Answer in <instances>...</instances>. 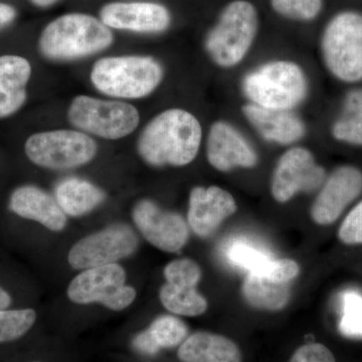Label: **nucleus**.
Instances as JSON below:
<instances>
[{"instance_id": "24", "label": "nucleus", "mask_w": 362, "mask_h": 362, "mask_svg": "<svg viewBox=\"0 0 362 362\" xmlns=\"http://www.w3.org/2000/svg\"><path fill=\"white\" fill-rule=\"evenodd\" d=\"M331 132L338 141L362 145V88L346 95L341 114L333 123Z\"/></svg>"}, {"instance_id": "14", "label": "nucleus", "mask_w": 362, "mask_h": 362, "mask_svg": "<svg viewBox=\"0 0 362 362\" xmlns=\"http://www.w3.org/2000/svg\"><path fill=\"white\" fill-rule=\"evenodd\" d=\"M133 221L145 239L157 249L176 252L187 244L188 228L180 214L165 211L144 199L133 209Z\"/></svg>"}, {"instance_id": "32", "label": "nucleus", "mask_w": 362, "mask_h": 362, "mask_svg": "<svg viewBox=\"0 0 362 362\" xmlns=\"http://www.w3.org/2000/svg\"><path fill=\"white\" fill-rule=\"evenodd\" d=\"M133 346L135 347L138 351L142 352L145 354H156L160 349L159 345L157 344L154 338L152 337L151 333L148 329L143 331L139 333L133 340Z\"/></svg>"}, {"instance_id": "13", "label": "nucleus", "mask_w": 362, "mask_h": 362, "mask_svg": "<svg viewBox=\"0 0 362 362\" xmlns=\"http://www.w3.org/2000/svg\"><path fill=\"white\" fill-rule=\"evenodd\" d=\"M206 157L211 165L221 173L235 168H252L259 157L242 131L228 121H216L206 138Z\"/></svg>"}, {"instance_id": "17", "label": "nucleus", "mask_w": 362, "mask_h": 362, "mask_svg": "<svg viewBox=\"0 0 362 362\" xmlns=\"http://www.w3.org/2000/svg\"><path fill=\"white\" fill-rule=\"evenodd\" d=\"M237 209L228 190L218 187H194L190 192L188 223L199 237H209Z\"/></svg>"}, {"instance_id": "19", "label": "nucleus", "mask_w": 362, "mask_h": 362, "mask_svg": "<svg viewBox=\"0 0 362 362\" xmlns=\"http://www.w3.org/2000/svg\"><path fill=\"white\" fill-rule=\"evenodd\" d=\"M9 209L25 220L35 221L54 232L65 228L66 214L51 194L33 185L16 188L9 201Z\"/></svg>"}, {"instance_id": "2", "label": "nucleus", "mask_w": 362, "mask_h": 362, "mask_svg": "<svg viewBox=\"0 0 362 362\" xmlns=\"http://www.w3.org/2000/svg\"><path fill=\"white\" fill-rule=\"evenodd\" d=\"M309 80L304 69L290 59H272L247 71L240 89L247 103L295 111L309 94Z\"/></svg>"}, {"instance_id": "33", "label": "nucleus", "mask_w": 362, "mask_h": 362, "mask_svg": "<svg viewBox=\"0 0 362 362\" xmlns=\"http://www.w3.org/2000/svg\"><path fill=\"white\" fill-rule=\"evenodd\" d=\"M16 16V9L8 4H0V28L13 23Z\"/></svg>"}, {"instance_id": "4", "label": "nucleus", "mask_w": 362, "mask_h": 362, "mask_svg": "<svg viewBox=\"0 0 362 362\" xmlns=\"http://www.w3.org/2000/svg\"><path fill=\"white\" fill-rule=\"evenodd\" d=\"M163 76V66L152 57H107L95 63L90 82L107 96L141 99L160 86Z\"/></svg>"}, {"instance_id": "6", "label": "nucleus", "mask_w": 362, "mask_h": 362, "mask_svg": "<svg viewBox=\"0 0 362 362\" xmlns=\"http://www.w3.org/2000/svg\"><path fill=\"white\" fill-rule=\"evenodd\" d=\"M324 65L338 80H362V16L342 13L331 20L321 40Z\"/></svg>"}, {"instance_id": "28", "label": "nucleus", "mask_w": 362, "mask_h": 362, "mask_svg": "<svg viewBox=\"0 0 362 362\" xmlns=\"http://www.w3.org/2000/svg\"><path fill=\"white\" fill-rule=\"evenodd\" d=\"M341 319L339 330L347 337L362 338V296L358 292L346 291L341 296Z\"/></svg>"}, {"instance_id": "27", "label": "nucleus", "mask_w": 362, "mask_h": 362, "mask_svg": "<svg viewBox=\"0 0 362 362\" xmlns=\"http://www.w3.org/2000/svg\"><path fill=\"white\" fill-rule=\"evenodd\" d=\"M37 319L33 309L0 310V343L11 342L23 337Z\"/></svg>"}, {"instance_id": "22", "label": "nucleus", "mask_w": 362, "mask_h": 362, "mask_svg": "<svg viewBox=\"0 0 362 362\" xmlns=\"http://www.w3.org/2000/svg\"><path fill=\"white\" fill-rule=\"evenodd\" d=\"M54 195L64 213L71 216L90 213L105 199V194L99 187L78 178L59 182Z\"/></svg>"}, {"instance_id": "21", "label": "nucleus", "mask_w": 362, "mask_h": 362, "mask_svg": "<svg viewBox=\"0 0 362 362\" xmlns=\"http://www.w3.org/2000/svg\"><path fill=\"white\" fill-rule=\"evenodd\" d=\"M181 362H242V352L233 340L209 332H195L181 343Z\"/></svg>"}, {"instance_id": "15", "label": "nucleus", "mask_w": 362, "mask_h": 362, "mask_svg": "<svg viewBox=\"0 0 362 362\" xmlns=\"http://www.w3.org/2000/svg\"><path fill=\"white\" fill-rule=\"evenodd\" d=\"M362 173L354 166H341L324 181L311 207V216L318 225H330L349 204L361 194Z\"/></svg>"}, {"instance_id": "7", "label": "nucleus", "mask_w": 362, "mask_h": 362, "mask_svg": "<svg viewBox=\"0 0 362 362\" xmlns=\"http://www.w3.org/2000/svg\"><path fill=\"white\" fill-rule=\"evenodd\" d=\"M68 116L71 125L86 134L109 140L130 135L140 122L139 112L132 105L86 95L71 101Z\"/></svg>"}, {"instance_id": "8", "label": "nucleus", "mask_w": 362, "mask_h": 362, "mask_svg": "<svg viewBox=\"0 0 362 362\" xmlns=\"http://www.w3.org/2000/svg\"><path fill=\"white\" fill-rule=\"evenodd\" d=\"M97 144L89 134L76 130L35 133L25 145L26 156L35 165L66 170L85 165L97 154Z\"/></svg>"}, {"instance_id": "30", "label": "nucleus", "mask_w": 362, "mask_h": 362, "mask_svg": "<svg viewBox=\"0 0 362 362\" xmlns=\"http://www.w3.org/2000/svg\"><path fill=\"white\" fill-rule=\"evenodd\" d=\"M339 238L344 244H362V202L350 211L343 221Z\"/></svg>"}, {"instance_id": "3", "label": "nucleus", "mask_w": 362, "mask_h": 362, "mask_svg": "<svg viewBox=\"0 0 362 362\" xmlns=\"http://www.w3.org/2000/svg\"><path fill=\"white\" fill-rule=\"evenodd\" d=\"M112 42L113 33L101 21L88 14L71 13L47 25L39 47L47 59L74 61L103 52Z\"/></svg>"}, {"instance_id": "12", "label": "nucleus", "mask_w": 362, "mask_h": 362, "mask_svg": "<svg viewBox=\"0 0 362 362\" xmlns=\"http://www.w3.org/2000/svg\"><path fill=\"white\" fill-rule=\"evenodd\" d=\"M166 284L160 289V300L168 311L183 316H199L207 309V302L197 292L202 278L199 266L190 259H180L165 267Z\"/></svg>"}, {"instance_id": "18", "label": "nucleus", "mask_w": 362, "mask_h": 362, "mask_svg": "<svg viewBox=\"0 0 362 362\" xmlns=\"http://www.w3.org/2000/svg\"><path fill=\"white\" fill-rule=\"evenodd\" d=\"M243 115L265 141L278 145H294L306 134V125L295 111L274 110L247 103Z\"/></svg>"}, {"instance_id": "11", "label": "nucleus", "mask_w": 362, "mask_h": 362, "mask_svg": "<svg viewBox=\"0 0 362 362\" xmlns=\"http://www.w3.org/2000/svg\"><path fill=\"white\" fill-rule=\"evenodd\" d=\"M326 180L323 168L316 163L310 150L295 146L279 158L271 181V192L281 204L300 192H312Z\"/></svg>"}, {"instance_id": "26", "label": "nucleus", "mask_w": 362, "mask_h": 362, "mask_svg": "<svg viewBox=\"0 0 362 362\" xmlns=\"http://www.w3.org/2000/svg\"><path fill=\"white\" fill-rule=\"evenodd\" d=\"M160 349H173L187 339V326L175 316L158 317L148 328Z\"/></svg>"}, {"instance_id": "9", "label": "nucleus", "mask_w": 362, "mask_h": 362, "mask_svg": "<svg viewBox=\"0 0 362 362\" xmlns=\"http://www.w3.org/2000/svg\"><path fill=\"white\" fill-rule=\"evenodd\" d=\"M126 274L118 264L87 269L71 281L68 296L77 304H103L111 310L129 306L136 297L134 288L125 285Z\"/></svg>"}, {"instance_id": "29", "label": "nucleus", "mask_w": 362, "mask_h": 362, "mask_svg": "<svg viewBox=\"0 0 362 362\" xmlns=\"http://www.w3.org/2000/svg\"><path fill=\"white\" fill-rule=\"evenodd\" d=\"M276 13L290 20H313L322 8V0H271Z\"/></svg>"}, {"instance_id": "34", "label": "nucleus", "mask_w": 362, "mask_h": 362, "mask_svg": "<svg viewBox=\"0 0 362 362\" xmlns=\"http://www.w3.org/2000/svg\"><path fill=\"white\" fill-rule=\"evenodd\" d=\"M11 304V297L6 291L0 287V310H6Z\"/></svg>"}, {"instance_id": "20", "label": "nucleus", "mask_w": 362, "mask_h": 362, "mask_svg": "<svg viewBox=\"0 0 362 362\" xmlns=\"http://www.w3.org/2000/svg\"><path fill=\"white\" fill-rule=\"evenodd\" d=\"M30 76L28 59L13 54L0 57V119L13 115L25 105Z\"/></svg>"}, {"instance_id": "35", "label": "nucleus", "mask_w": 362, "mask_h": 362, "mask_svg": "<svg viewBox=\"0 0 362 362\" xmlns=\"http://www.w3.org/2000/svg\"><path fill=\"white\" fill-rule=\"evenodd\" d=\"M35 6L40 7H49L56 4L58 0H30Z\"/></svg>"}, {"instance_id": "23", "label": "nucleus", "mask_w": 362, "mask_h": 362, "mask_svg": "<svg viewBox=\"0 0 362 362\" xmlns=\"http://www.w3.org/2000/svg\"><path fill=\"white\" fill-rule=\"evenodd\" d=\"M243 294L256 308L281 310L289 302V283L273 280L259 274H249L243 284Z\"/></svg>"}, {"instance_id": "5", "label": "nucleus", "mask_w": 362, "mask_h": 362, "mask_svg": "<svg viewBox=\"0 0 362 362\" xmlns=\"http://www.w3.org/2000/svg\"><path fill=\"white\" fill-rule=\"evenodd\" d=\"M258 26V13L252 4L245 0L230 2L207 33L204 42L207 56L218 68H235L251 51Z\"/></svg>"}, {"instance_id": "25", "label": "nucleus", "mask_w": 362, "mask_h": 362, "mask_svg": "<svg viewBox=\"0 0 362 362\" xmlns=\"http://www.w3.org/2000/svg\"><path fill=\"white\" fill-rule=\"evenodd\" d=\"M225 255L233 266L240 267L249 274L266 275L276 259L265 250L245 240H235L226 247Z\"/></svg>"}, {"instance_id": "16", "label": "nucleus", "mask_w": 362, "mask_h": 362, "mask_svg": "<svg viewBox=\"0 0 362 362\" xmlns=\"http://www.w3.org/2000/svg\"><path fill=\"white\" fill-rule=\"evenodd\" d=\"M109 28L140 33H158L168 30L170 13L166 7L152 2H114L100 13Z\"/></svg>"}, {"instance_id": "31", "label": "nucleus", "mask_w": 362, "mask_h": 362, "mask_svg": "<svg viewBox=\"0 0 362 362\" xmlns=\"http://www.w3.org/2000/svg\"><path fill=\"white\" fill-rule=\"evenodd\" d=\"M289 362H337L332 352L321 343H310L299 347Z\"/></svg>"}, {"instance_id": "1", "label": "nucleus", "mask_w": 362, "mask_h": 362, "mask_svg": "<svg viewBox=\"0 0 362 362\" xmlns=\"http://www.w3.org/2000/svg\"><path fill=\"white\" fill-rule=\"evenodd\" d=\"M202 140L199 119L187 110L168 109L154 117L138 140V152L152 166H185L194 160Z\"/></svg>"}, {"instance_id": "10", "label": "nucleus", "mask_w": 362, "mask_h": 362, "mask_svg": "<svg viewBox=\"0 0 362 362\" xmlns=\"http://www.w3.org/2000/svg\"><path fill=\"white\" fill-rule=\"evenodd\" d=\"M138 238L126 225H114L88 235L74 245L69 264L76 270L115 264L136 251Z\"/></svg>"}]
</instances>
